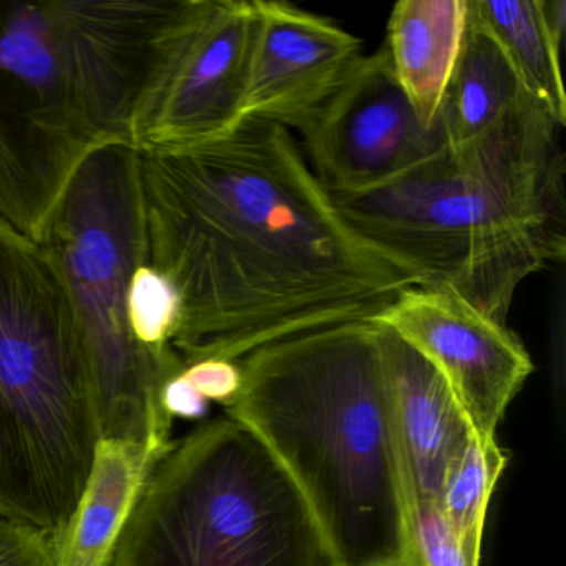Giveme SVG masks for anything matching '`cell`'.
<instances>
[{
    "label": "cell",
    "instance_id": "5b68a950",
    "mask_svg": "<svg viewBox=\"0 0 566 566\" xmlns=\"http://www.w3.org/2000/svg\"><path fill=\"white\" fill-rule=\"evenodd\" d=\"M39 243L71 300L101 439L140 443L160 462L174 446L160 390L184 357L175 350L155 359L128 327V286L150 258L138 150L117 144L92 154L69 181Z\"/></svg>",
    "mask_w": 566,
    "mask_h": 566
},
{
    "label": "cell",
    "instance_id": "ac0fdd59",
    "mask_svg": "<svg viewBox=\"0 0 566 566\" xmlns=\"http://www.w3.org/2000/svg\"><path fill=\"white\" fill-rule=\"evenodd\" d=\"M127 316L132 336L145 353L165 359L177 350L174 343L180 327V301L150 258L132 276Z\"/></svg>",
    "mask_w": 566,
    "mask_h": 566
},
{
    "label": "cell",
    "instance_id": "9a60e30c",
    "mask_svg": "<svg viewBox=\"0 0 566 566\" xmlns=\"http://www.w3.org/2000/svg\"><path fill=\"white\" fill-rule=\"evenodd\" d=\"M525 97L492 35L470 14L462 49L443 97L439 125L446 144L479 137Z\"/></svg>",
    "mask_w": 566,
    "mask_h": 566
},
{
    "label": "cell",
    "instance_id": "6da1fadb",
    "mask_svg": "<svg viewBox=\"0 0 566 566\" xmlns=\"http://www.w3.org/2000/svg\"><path fill=\"white\" fill-rule=\"evenodd\" d=\"M140 154L150 263L180 301L185 363L374 321L416 276L340 217L293 132L231 130Z\"/></svg>",
    "mask_w": 566,
    "mask_h": 566
},
{
    "label": "cell",
    "instance_id": "4fadbf2b",
    "mask_svg": "<svg viewBox=\"0 0 566 566\" xmlns=\"http://www.w3.org/2000/svg\"><path fill=\"white\" fill-rule=\"evenodd\" d=\"M158 460L140 443L98 439L77 506L52 538L55 566H112Z\"/></svg>",
    "mask_w": 566,
    "mask_h": 566
},
{
    "label": "cell",
    "instance_id": "cb8c5ba5",
    "mask_svg": "<svg viewBox=\"0 0 566 566\" xmlns=\"http://www.w3.org/2000/svg\"><path fill=\"white\" fill-rule=\"evenodd\" d=\"M546 28L552 32L556 44L563 49L566 34V2L565 0H539Z\"/></svg>",
    "mask_w": 566,
    "mask_h": 566
},
{
    "label": "cell",
    "instance_id": "ba28073f",
    "mask_svg": "<svg viewBox=\"0 0 566 566\" xmlns=\"http://www.w3.org/2000/svg\"><path fill=\"white\" fill-rule=\"evenodd\" d=\"M254 0H188L132 125L138 151L218 137L243 120Z\"/></svg>",
    "mask_w": 566,
    "mask_h": 566
},
{
    "label": "cell",
    "instance_id": "9c48e42d",
    "mask_svg": "<svg viewBox=\"0 0 566 566\" xmlns=\"http://www.w3.org/2000/svg\"><path fill=\"white\" fill-rule=\"evenodd\" d=\"M301 135L329 195L379 187L443 144L440 127L427 128L407 101L384 45L357 61Z\"/></svg>",
    "mask_w": 566,
    "mask_h": 566
},
{
    "label": "cell",
    "instance_id": "603a6c76",
    "mask_svg": "<svg viewBox=\"0 0 566 566\" xmlns=\"http://www.w3.org/2000/svg\"><path fill=\"white\" fill-rule=\"evenodd\" d=\"M0 512L19 518L14 463H12L11 446H9L2 406H0Z\"/></svg>",
    "mask_w": 566,
    "mask_h": 566
},
{
    "label": "cell",
    "instance_id": "8992f818",
    "mask_svg": "<svg viewBox=\"0 0 566 566\" xmlns=\"http://www.w3.org/2000/svg\"><path fill=\"white\" fill-rule=\"evenodd\" d=\"M112 566H340L300 490L230 417L175 440Z\"/></svg>",
    "mask_w": 566,
    "mask_h": 566
},
{
    "label": "cell",
    "instance_id": "30bf717a",
    "mask_svg": "<svg viewBox=\"0 0 566 566\" xmlns=\"http://www.w3.org/2000/svg\"><path fill=\"white\" fill-rule=\"evenodd\" d=\"M449 384L479 440L496 439L516 394L533 373L520 337L457 294L410 286L377 316Z\"/></svg>",
    "mask_w": 566,
    "mask_h": 566
},
{
    "label": "cell",
    "instance_id": "d6986e66",
    "mask_svg": "<svg viewBox=\"0 0 566 566\" xmlns=\"http://www.w3.org/2000/svg\"><path fill=\"white\" fill-rule=\"evenodd\" d=\"M407 566H480L482 548L450 526L439 505L403 493Z\"/></svg>",
    "mask_w": 566,
    "mask_h": 566
},
{
    "label": "cell",
    "instance_id": "ffe728a7",
    "mask_svg": "<svg viewBox=\"0 0 566 566\" xmlns=\"http://www.w3.org/2000/svg\"><path fill=\"white\" fill-rule=\"evenodd\" d=\"M0 566H55L52 536L0 512Z\"/></svg>",
    "mask_w": 566,
    "mask_h": 566
},
{
    "label": "cell",
    "instance_id": "7c38bea8",
    "mask_svg": "<svg viewBox=\"0 0 566 566\" xmlns=\"http://www.w3.org/2000/svg\"><path fill=\"white\" fill-rule=\"evenodd\" d=\"M380 343L402 460L403 493L437 503L447 470L475 433L432 364L384 326Z\"/></svg>",
    "mask_w": 566,
    "mask_h": 566
},
{
    "label": "cell",
    "instance_id": "3957f363",
    "mask_svg": "<svg viewBox=\"0 0 566 566\" xmlns=\"http://www.w3.org/2000/svg\"><path fill=\"white\" fill-rule=\"evenodd\" d=\"M188 0H0V218L39 241L132 125ZM134 147V145H132Z\"/></svg>",
    "mask_w": 566,
    "mask_h": 566
},
{
    "label": "cell",
    "instance_id": "5bb4252c",
    "mask_svg": "<svg viewBox=\"0 0 566 566\" xmlns=\"http://www.w3.org/2000/svg\"><path fill=\"white\" fill-rule=\"evenodd\" d=\"M469 19V0H400L387 21L384 49L407 101L427 128L440 111Z\"/></svg>",
    "mask_w": 566,
    "mask_h": 566
},
{
    "label": "cell",
    "instance_id": "e0dca14e",
    "mask_svg": "<svg viewBox=\"0 0 566 566\" xmlns=\"http://www.w3.org/2000/svg\"><path fill=\"white\" fill-rule=\"evenodd\" d=\"M506 463L509 453L496 439L473 436L443 479L437 505L460 538L476 548H482L486 510Z\"/></svg>",
    "mask_w": 566,
    "mask_h": 566
},
{
    "label": "cell",
    "instance_id": "7a4b0ae2",
    "mask_svg": "<svg viewBox=\"0 0 566 566\" xmlns=\"http://www.w3.org/2000/svg\"><path fill=\"white\" fill-rule=\"evenodd\" d=\"M563 130L525 95L479 137L443 142L379 187L329 197L417 286L450 291L506 324L523 281L565 263Z\"/></svg>",
    "mask_w": 566,
    "mask_h": 566
},
{
    "label": "cell",
    "instance_id": "2e32d148",
    "mask_svg": "<svg viewBox=\"0 0 566 566\" xmlns=\"http://www.w3.org/2000/svg\"><path fill=\"white\" fill-rule=\"evenodd\" d=\"M469 9L502 49L526 97L565 128L562 48L546 28L539 0H469Z\"/></svg>",
    "mask_w": 566,
    "mask_h": 566
},
{
    "label": "cell",
    "instance_id": "7402d4cb",
    "mask_svg": "<svg viewBox=\"0 0 566 566\" xmlns=\"http://www.w3.org/2000/svg\"><path fill=\"white\" fill-rule=\"evenodd\" d=\"M185 366V363H184ZM160 403L165 416L175 419L200 420L207 416L208 402L185 377L184 367L165 380L160 390Z\"/></svg>",
    "mask_w": 566,
    "mask_h": 566
},
{
    "label": "cell",
    "instance_id": "52a82bcc",
    "mask_svg": "<svg viewBox=\"0 0 566 566\" xmlns=\"http://www.w3.org/2000/svg\"><path fill=\"white\" fill-rule=\"evenodd\" d=\"M0 406L19 516L54 538L84 492L101 433L61 273L39 241L2 218Z\"/></svg>",
    "mask_w": 566,
    "mask_h": 566
},
{
    "label": "cell",
    "instance_id": "277c9868",
    "mask_svg": "<svg viewBox=\"0 0 566 566\" xmlns=\"http://www.w3.org/2000/svg\"><path fill=\"white\" fill-rule=\"evenodd\" d=\"M238 363L243 384L224 413L286 472L340 566H407L403 469L379 324L300 334Z\"/></svg>",
    "mask_w": 566,
    "mask_h": 566
},
{
    "label": "cell",
    "instance_id": "8fae6325",
    "mask_svg": "<svg viewBox=\"0 0 566 566\" xmlns=\"http://www.w3.org/2000/svg\"><path fill=\"white\" fill-rule=\"evenodd\" d=\"M241 117L303 132L363 57V42L323 15L277 0H254Z\"/></svg>",
    "mask_w": 566,
    "mask_h": 566
},
{
    "label": "cell",
    "instance_id": "44dd1931",
    "mask_svg": "<svg viewBox=\"0 0 566 566\" xmlns=\"http://www.w3.org/2000/svg\"><path fill=\"white\" fill-rule=\"evenodd\" d=\"M184 374L208 402H217L223 407L238 396L243 384L240 363L218 357L185 363Z\"/></svg>",
    "mask_w": 566,
    "mask_h": 566
}]
</instances>
